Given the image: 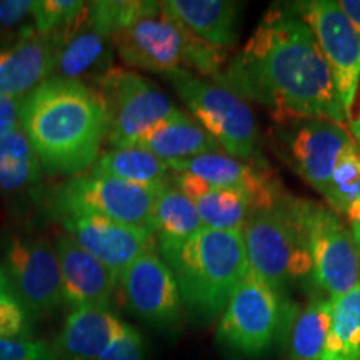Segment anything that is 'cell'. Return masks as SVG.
Listing matches in <instances>:
<instances>
[{
	"mask_svg": "<svg viewBox=\"0 0 360 360\" xmlns=\"http://www.w3.org/2000/svg\"><path fill=\"white\" fill-rule=\"evenodd\" d=\"M167 165L174 174H191L212 187L245 193L254 202L255 210L270 207L282 195L262 167L220 152L184 160H169Z\"/></svg>",
	"mask_w": 360,
	"mask_h": 360,
	"instance_id": "e0dca14e",
	"label": "cell"
},
{
	"mask_svg": "<svg viewBox=\"0 0 360 360\" xmlns=\"http://www.w3.org/2000/svg\"><path fill=\"white\" fill-rule=\"evenodd\" d=\"M60 222L85 252L105 265L117 285L135 260L148 250H155V233L101 215L74 214Z\"/></svg>",
	"mask_w": 360,
	"mask_h": 360,
	"instance_id": "5bb4252c",
	"label": "cell"
},
{
	"mask_svg": "<svg viewBox=\"0 0 360 360\" xmlns=\"http://www.w3.org/2000/svg\"><path fill=\"white\" fill-rule=\"evenodd\" d=\"M56 252L62 274L64 304L77 307H109L117 283L98 260L69 233L57 238Z\"/></svg>",
	"mask_w": 360,
	"mask_h": 360,
	"instance_id": "ac0fdd59",
	"label": "cell"
},
{
	"mask_svg": "<svg viewBox=\"0 0 360 360\" xmlns=\"http://www.w3.org/2000/svg\"><path fill=\"white\" fill-rule=\"evenodd\" d=\"M135 147L148 150L165 162L222 152L219 143L195 122V119L180 109L147 130Z\"/></svg>",
	"mask_w": 360,
	"mask_h": 360,
	"instance_id": "603a6c76",
	"label": "cell"
},
{
	"mask_svg": "<svg viewBox=\"0 0 360 360\" xmlns=\"http://www.w3.org/2000/svg\"><path fill=\"white\" fill-rule=\"evenodd\" d=\"M2 270L29 314L44 315L64 304L57 252L45 237H8Z\"/></svg>",
	"mask_w": 360,
	"mask_h": 360,
	"instance_id": "8fae6325",
	"label": "cell"
},
{
	"mask_svg": "<svg viewBox=\"0 0 360 360\" xmlns=\"http://www.w3.org/2000/svg\"><path fill=\"white\" fill-rule=\"evenodd\" d=\"M60 34L64 45L58 52L53 77L90 84L114 67L115 52L110 37L90 22L89 2L79 19L62 29Z\"/></svg>",
	"mask_w": 360,
	"mask_h": 360,
	"instance_id": "d6986e66",
	"label": "cell"
},
{
	"mask_svg": "<svg viewBox=\"0 0 360 360\" xmlns=\"http://www.w3.org/2000/svg\"><path fill=\"white\" fill-rule=\"evenodd\" d=\"M0 360H58V357L44 342L0 339Z\"/></svg>",
	"mask_w": 360,
	"mask_h": 360,
	"instance_id": "836d02e7",
	"label": "cell"
},
{
	"mask_svg": "<svg viewBox=\"0 0 360 360\" xmlns=\"http://www.w3.org/2000/svg\"><path fill=\"white\" fill-rule=\"evenodd\" d=\"M305 210L307 200L281 195L254 210L242 231L249 269L278 292L312 274Z\"/></svg>",
	"mask_w": 360,
	"mask_h": 360,
	"instance_id": "5b68a950",
	"label": "cell"
},
{
	"mask_svg": "<svg viewBox=\"0 0 360 360\" xmlns=\"http://www.w3.org/2000/svg\"><path fill=\"white\" fill-rule=\"evenodd\" d=\"M22 102L24 98L0 96V139L22 124Z\"/></svg>",
	"mask_w": 360,
	"mask_h": 360,
	"instance_id": "d590c367",
	"label": "cell"
},
{
	"mask_svg": "<svg viewBox=\"0 0 360 360\" xmlns=\"http://www.w3.org/2000/svg\"><path fill=\"white\" fill-rule=\"evenodd\" d=\"M87 7L80 0H39L34 2L32 22L37 32L51 34L65 29L79 19Z\"/></svg>",
	"mask_w": 360,
	"mask_h": 360,
	"instance_id": "4dcf8cb0",
	"label": "cell"
},
{
	"mask_svg": "<svg viewBox=\"0 0 360 360\" xmlns=\"http://www.w3.org/2000/svg\"><path fill=\"white\" fill-rule=\"evenodd\" d=\"M70 360H82V359H70Z\"/></svg>",
	"mask_w": 360,
	"mask_h": 360,
	"instance_id": "ab89813d",
	"label": "cell"
},
{
	"mask_svg": "<svg viewBox=\"0 0 360 360\" xmlns=\"http://www.w3.org/2000/svg\"><path fill=\"white\" fill-rule=\"evenodd\" d=\"M162 187L137 186L90 172L80 174L53 191L51 209L58 220L74 214H94L155 233L154 205Z\"/></svg>",
	"mask_w": 360,
	"mask_h": 360,
	"instance_id": "ba28073f",
	"label": "cell"
},
{
	"mask_svg": "<svg viewBox=\"0 0 360 360\" xmlns=\"http://www.w3.org/2000/svg\"><path fill=\"white\" fill-rule=\"evenodd\" d=\"M360 184V150L355 143L345 148L344 154L337 162L334 174L323 197H326L328 209L335 214L347 215L352 205L355 192Z\"/></svg>",
	"mask_w": 360,
	"mask_h": 360,
	"instance_id": "f546056e",
	"label": "cell"
},
{
	"mask_svg": "<svg viewBox=\"0 0 360 360\" xmlns=\"http://www.w3.org/2000/svg\"><path fill=\"white\" fill-rule=\"evenodd\" d=\"M297 172L319 193H326L337 162L355 143L344 125L326 120H297L285 137Z\"/></svg>",
	"mask_w": 360,
	"mask_h": 360,
	"instance_id": "2e32d148",
	"label": "cell"
},
{
	"mask_svg": "<svg viewBox=\"0 0 360 360\" xmlns=\"http://www.w3.org/2000/svg\"><path fill=\"white\" fill-rule=\"evenodd\" d=\"M295 305L249 269L220 315L217 340L242 357H262L292 326Z\"/></svg>",
	"mask_w": 360,
	"mask_h": 360,
	"instance_id": "52a82bcc",
	"label": "cell"
},
{
	"mask_svg": "<svg viewBox=\"0 0 360 360\" xmlns=\"http://www.w3.org/2000/svg\"><path fill=\"white\" fill-rule=\"evenodd\" d=\"M337 4H339L340 11L344 12V15L347 17L352 29L360 37V0H340Z\"/></svg>",
	"mask_w": 360,
	"mask_h": 360,
	"instance_id": "8d00e7d4",
	"label": "cell"
},
{
	"mask_svg": "<svg viewBox=\"0 0 360 360\" xmlns=\"http://www.w3.org/2000/svg\"><path fill=\"white\" fill-rule=\"evenodd\" d=\"M32 0H0V37L13 42L34 25Z\"/></svg>",
	"mask_w": 360,
	"mask_h": 360,
	"instance_id": "d6a6232c",
	"label": "cell"
},
{
	"mask_svg": "<svg viewBox=\"0 0 360 360\" xmlns=\"http://www.w3.org/2000/svg\"><path fill=\"white\" fill-rule=\"evenodd\" d=\"M124 302L135 317L157 328H174L184 302L174 272L157 250L142 254L119 282Z\"/></svg>",
	"mask_w": 360,
	"mask_h": 360,
	"instance_id": "4fadbf2b",
	"label": "cell"
},
{
	"mask_svg": "<svg viewBox=\"0 0 360 360\" xmlns=\"http://www.w3.org/2000/svg\"><path fill=\"white\" fill-rule=\"evenodd\" d=\"M302 6L297 8L317 40L350 120L360 82V37L337 2L314 0Z\"/></svg>",
	"mask_w": 360,
	"mask_h": 360,
	"instance_id": "7c38bea8",
	"label": "cell"
},
{
	"mask_svg": "<svg viewBox=\"0 0 360 360\" xmlns=\"http://www.w3.org/2000/svg\"><path fill=\"white\" fill-rule=\"evenodd\" d=\"M162 11L204 42L217 49L236 47L240 4L231 0H165Z\"/></svg>",
	"mask_w": 360,
	"mask_h": 360,
	"instance_id": "7402d4cb",
	"label": "cell"
},
{
	"mask_svg": "<svg viewBox=\"0 0 360 360\" xmlns=\"http://www.w3.org/2000/svg\"><path fill=\"white\" fill-rule=\"evenodd\" d=\"M332 302L315 297L290 326L289 360H321L330 328Z\"/></svg>",
	"mask_w": 360,
	"mask_h": 360,
	"instance_id": "83f0119b",
	"label": "cell"
},
{
	"mask_svg": "<svg viewBox=\"0 0 360 360\" xmlns=\"http://www.w3.org/2000/svg\"><path fill=\"white\" fill-rule=\"evenodd\" d=\"M202 229L195 205L177 187L164 186L154 205V232L157 244H175L191 238Z\"/></svg>",
	"mask_w": 360,
	"mask_h": 360,
	"instance_id": "484cf974",
	"label": "cell"
},
{
	"mask_svg": "<svg viewBox=\"0 0 360 360\" xmlns=\"http://www.w3.org/2000/svg\"><path fill=\"white\" fill-rule=\"evenodd\" d=\"M321 360H360V283L332 302L330 328Z\"/></svg>",
	"mask_w": 360,
	"mask_h": 360,
	"instance_id": "4316f807",
	"label": "cell"
},
{
	"mask_svg": "<svg viewBox=\"0 0 360 360\" xmlns=\"http://www.w3.org/2000/svg\"><path fill=\"white\" fill-rule=\"evenodd\" d=\"M165 77L195 122L229 157L255 165L260 159V137L254 112L245 98L222 84L184 69L165 74Z\"/></svg>",
	"mask_w": 360,
	"mask_h": 360,
	"instance_id": "8992f818",
	"label": "cell"
},
{
	"mask_svg": "<svg viewBox=\"0 0 360 360\" xmlns=\"http://www.w3.org/2000/svg\"><path fill=\"white\" fill-rule=\"evenodd\" d=\"M27 315L0 267V339H25L30 332Z\"/></svg>",
	"mask_w": 360,
	"mask_h": 360,
	"instance_id": "1f68e13d",
	"label": "cell"
},
{
	"mask_svg": "<svg viewBox=\"0 0 360 360\" xmlns=\"http://www.w3.org/2000/svg\"><path fill=\"white\" fill-rule=\"evenodd\" d=\"M110 42L124 65L164 75L184 69L217 79L229 60L227 51L200 40L162 7L117 30Z\"/></svg>",
	"mask_w": 360,
	"mask_h": 360,
	"instance_id": "277c9868",
	"label": "cell"
},
{
	"mask_svg": "<svg viewBox=\"0 0 360 360\" xmlns=\"http://www.w3.org/2000/svg\"><path fill=\"white\" fill-rule=\"evenodd\" d=\"M174 186L195 205L202 227L225 232H242L255 210L245 193L217 188L191 174H174Z\"/></svg>",
	"mask_w": 360,
	"mask_h": 360,
	"instance_id": "44dd1931",
	"label": "cell"
},
{
	"mask_svg": "<svg viewBox=\"0 0 360 360\" xmlns=\"http://www.w3.org/2000/svg\"><path fill=\"white\" fill-rule=\"evenodd\" d=\"M62 45L60 30L42 34L30 25L19 39L0 49V96L25 98L53 77Z\"/></svg>",
	"mask_w": 360,
	"mask_h": 360,
	"instance_id": "9a60e30c",
	"label": "cell"
},
{
	"mask_svg": "<svg viewBox=\"0 0 360 360\" xmlns=\"http://www.w3.org/2000/svg\"><path fill=\"white\" fill-rule=\"evenodd\" d=\"M90 85L105 102L112 148L135 147L147 130L179 110L154 82L125 67L114 65Z\"/></svg>",
	"mask_w": 360,
	"mask_h": 360,
	"instance_id": "9c48e42d",
	"label": "cell"
},
{
	"mask_svg": "<svg viewBox=\"0 0 360 360\" xmlns=\"http://www.w3.org/2000/svg\"><path fill=\"white\" fill-rule=\"evenodd\" d=\"M157 245L179 283L184 307L200 322L222 315L249 270L242 232L202 227L187 240Z\"/></svg>",
	"mask_w": 360,
	"mask_h": 360,
	"instance_id": "3957f363",
	"label": "cell"
},
{
	"mask_svg": "<svg viewBox=\"0 0 360 360\" xmlns=\"http://www.w3.org/2000/svg\"><path fill=\"white\" fill-rule=\"evenodd\" d=\"M22 127L42 170L75 177L92 169L101 157L109 134V114L90 84L51 77L22 102Z\"/></svg>",
	"mask_w": 360,
	"mask_h": 360,
	"instance_id": "7a4b0ae2",
	"label": "cell"
},
{
	"mask_svg": "<svg viewBox=\"0 0 360 360\" xmlns=\"http://www.w3.org/2000/svg\"><path fill=\"white\" fill-rule=\"evenodd\" d=\"M345 217L349 219L350 224L360 222V184H359V187H357V192H355L352 205H350L349 212H347V215H345Z\"/></svg>",
	"mask_w": 360,
	"mask_h": 360,
	"instance_id": "74e56055",
	"label": "cell"
},
{
	"mask_svg": "<svg viewBox=\"0 0 360 360\" xmlns=\"http://www.w3.org/2000/svg\"><path fill=\"white\" fill-rule=\"evenodd\" d=\"M219 84L270 112L277 124L326 120L347 124L332 72L297 7H272Z\"/></svg>",
	"mask_w": 360,
	"mask_h": 360,
	"instance_id": "6da1fadb",
	"label": "cell"
},
{
	"mask_svg": "<svg viewBox=\"0 0 360 360\" xmlns=\"http://www.w3.org/2000/svg\"><path fill=\"white\" fill-rule=\"evenodd\" d=\"M146 349L141 332L125 323L124 330L115 337L98 360H143Z\"/></svg>",
	"mask_w": 360,
	"mask_h": 360,
	"instance_id": "e575fe53",
	"label": "cell"
},
{
	"mask_svg": "<svg viewBox=\"0 0 360 360\" xmlns=\"http://www.w3.org/2000/svg\"><path fill=\"white\" fill-rule=\"evenodd\" d=\"M350 225H352V229H350V232H352L354 244H355V247H357L359 257H360V222H354V224H350Z\"/></svg>",
	"mask_w": 360,
	"mask_h": 360,
	"instance_id": "f35d334b",
	"label": "cell"
},
{
	"mask_svg": "<svg viewBox=\"0 0 360 360\" xmlns=\"http://www.w3.org/2000/svg\"><path fill=\"white\" fill-rule=\"evenodd\" d=\"M124 327L125 322L109 307L72 309L57 337L53 352L58 360H98Z\"/></svg>",
	"mask_w": 360,
	"mask_h": 360,
	"instance_id": "ffe728a7",
	"label": "cell"
},
{
	"mask_svg": "<svg viewBox=\"0 0 360 360\" xmlns=\"http://www.w3.org/2000/svg\"><path fill=\"white\" fill-rule=\"evenodd\" d=\"M167 162L139 147L110 148L102 152L90 174L107 175L137 186L159 187L170 184L172 177Z\"/></svg>",
	"mask_w": 360,
	"mask_h": 360,
	"instance_id": "cb8c5ba5",
	"label": "cell"
},
{
	"mask_svg": "<svg viewBox=\"0 0 360 360\" xmlns=\"http://www.w3.org/2000/svg\"><path fill=\"white\" fill-rule=\"evenodd\" d=\"M42 165L22 124L0 139V192L20 193L40 182Z\"/></svg>",
	"mask_w": 360,
	"mask_h": 360,
	"instance_id": "d4e9b609",
	"label": "cell"
},
{
	"mask_svg": "<svg viewBox=\"0 0 360 360\" xmlns=\"http://www.w3.org/2000/svg\"><path fill=\"white\" fill-rule=\"evenodd\" d=\"M160 2L146 0H98L89 2L90 22L102 34L110 35L147 13L157 11Z\"/></svg>",
	"mask_w": 360,
	"mask_h": 360,
	"instance_id": "f1b7e54d",
	"label": "cell"
},
{
	"mask_svg": "<svg viewBox=\"0 0 360 360\" xmlns=\"http://www.w3.org/2000/svg\"><path fill=\"white\" fill-rule=\"evenodd\" d=\"M314 285L335 302L360 283V257L352 232L328 207L307 200L305 210Z\"/></svg>",
	"mask_w": 360,
	"mask_h": 360,
	"instance_id": "30bf717a",
	"label": "cell"
}]
</instances>
